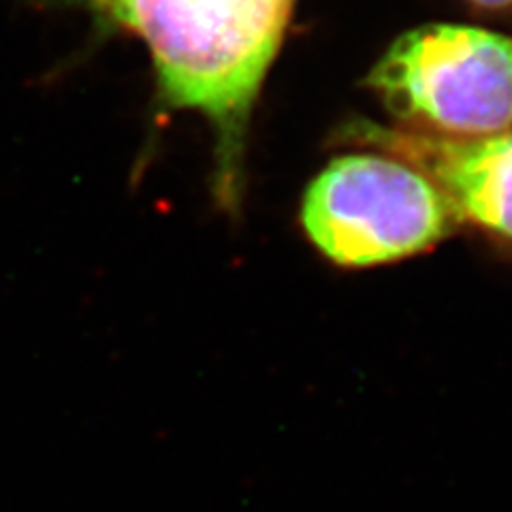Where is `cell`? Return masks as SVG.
I'll return each mask as SVG.
<instances>
[{"label":"cell","instance_id":"obj_5","mask_svg":"<svg viewBox=\"0 0 512 512\" xmlns=\"http://www.w3.org/2000/svg\"><path fill=\"white\" fill-rule=\"evenodd\" d=\"M470 3L485 9H512V0H470Z\"/></svg>","mask_w":512,"mask_h":512},{"label":"cell","instance_id":"obj_3","mask_svg":"<svg viewBox=\"0 0 512 512\" xmlns=\"http://www.w3.org/2000/svg\"><path fill=\"white\" fill-rule=\"evenodd\" d=\"M455 220L421 171L384 154L331 160L306 190L301 224L327 259L372 267L425 252Z\"/></svg>","mask_w":512,"mask_h":512},{"label":"cell","instance_id":"obj_1","mask_svg":"<svg viewBox=\"0 0 512 512\" xmlns=\"http://www.w3.org/2000/svg\"><path fill=\"white\" fill-rule=\"evenodd\" d=\"M297 0H82L101 30L146 43L156 120L192 111L214 135L212 195L237 218L250 116Z\"/></svg>","mask_w":512,"mask_h":512},{"label":"cell","instance_id":"obj_2","mask_svg":"<svg viewBox=\"0 0 512 512\" xmlns=\"http://www.w3.org/2000/svg\"><path fill=\"white\" fill-rule=\"evenodd\" d=\"M395 116L451 137L512 126V37L427 24L399 37L367 79Z\"/></svg>","mask_w":512,"mask_h":512},{"label":"cell","instance_id":"obj_4","mask_svg":"<svg viewBox=\"0 0 512 512\" xmlns=\"http://www.w3.org/2000/svg\"><path fill=\"white\" fill-rule=\"evenodd\" d=\"M346 139L412 165L442 192L455 220L512 242V131L451 137L359 120Z\"/></svg>","mask_w":512,"mask_h":512}]
</instances>
